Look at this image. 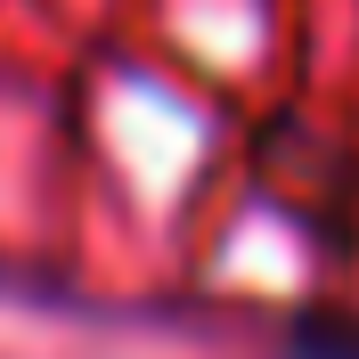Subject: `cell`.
Segmentation results:
<instances>
[{"label": "cell", "instance_id": "6da1fadb", "mask_svg": "<svg viewBox=\"0 0 359 359\" xmlns=\"http://www.w3.org/2000/svg\"><path fill=\"white\" fill-rule=\"evenodd\" d=\"M286 359H359V318L343 311H302L286 327Z\"/></svg>", "mask_w": 359, "mask_h": 359}]
</instances>
